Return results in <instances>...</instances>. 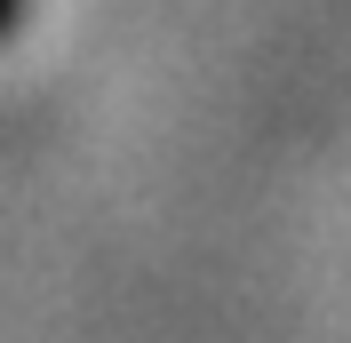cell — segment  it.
<instances>
[{"label": "cell", "instance_id": "6da1fadb", "mask_svg": "<svg viewBox=\"0 0 351 343\" xmlns=\"http://www.w3.org/2000/svg\"><path fill=\"white\" fill-rule=\"evenodd\" d=\"M24 24H32V0H0V48H8V40H16V32H24Z\"/></svg>", "mask_w": 351, "mask_h": 343}]
</instances>
